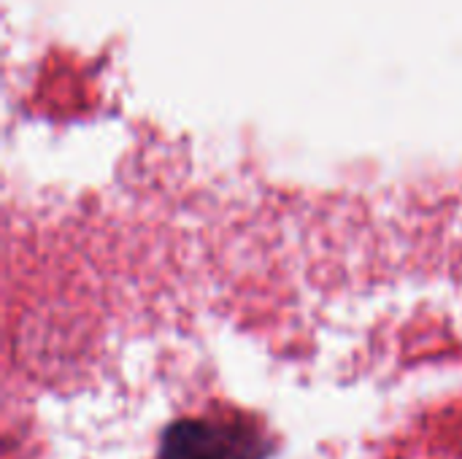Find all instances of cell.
Returning a JSON list of instances; mask_svg holds the SVG:
<instances>
[{
	"mask_svg": "<svg viewBox=\"0 0 462 459\" xmlns=\"http://www.w3.org/2000/svg\"><path fill=\"white\" fill-rule=\"evenodd\" d=\"M265 444L260 433L214 422V419H179L168 425L160 441L157 459H263Z\"/></svg>",
	"mask_w": 462,
	"mask_h": 459,
	"instance_id": "cell-1",
	"label": "cell"
}]
</instances>
